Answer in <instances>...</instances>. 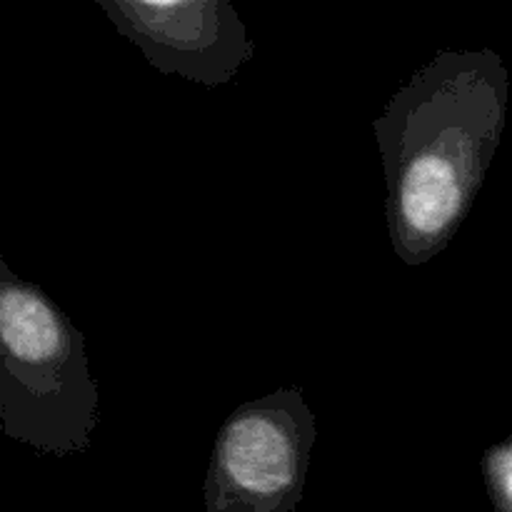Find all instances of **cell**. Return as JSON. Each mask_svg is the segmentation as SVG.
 <instances>
[{"label":"cell","mask_w":512,"mask_h":512,"mask_svg":"<svg viewBox=\"0 0 512 512\" xmlns=\"http://www.w3.org/2000/svg\"><path fill=\"white\" fill-rule=\"evenodd\" d=\"M100 418L85 335L0 255V428L38 453H85Z\"/></svg>","instance_id":"cell-2"},{"label":"cell","mask_w":512,"mask_h":512,"mask_svg":"<svg viewBox=\"0 0 512 512\" xmlns=\"http://www.w3.org/2000/svg\"><path fill=\"white\" fill-rule=\"evenodd\" d=\"M318 423L303 388L235 408L210 453L208 512H290L303 495Z\"/></svg>","instance_id":"cell-3"},{"label":"cell","mask_w":512,"mask_h":512,"mask_svg":"<svg viewBox=\"0 0 512 512\" xmlns=\"http://www.w3.org/2000/svg\"><path fill=\"white\" fill-rule=\"evenodd\" d=\"M120 35L155 70L220 88L233 83L255 45L228 0H98Z\"/></svg>","instance_id":"cell-4"},{"label":"cell","mask_w":512,"mask_h":512,"mask_svg":"<svg viewBox=\"0 0 512 512\" xmlns=\"http://www.w3.org/2000/svg\"><path fill=\"white\" fill-rule=\"evenodd\" d=\"M483 475L495 508L512 512V435L485 450Z\"/></svg>","instance_id":"cell-5"},{"label":"cell","mask_w":512,"mask_h":512,"mask_svg":"<svg viewBox=\"0 0 512 512\" xmlns=\"http://www.w3.org/2000/svg\"><path fill=\"white\" fill-rule=\"evenodd\" d=\"M510 73L495 50H440L373 120L395 258H438L473 210L508 123Z\"/></svg>","instance_id":"cell-1"}]
</instances>
